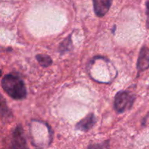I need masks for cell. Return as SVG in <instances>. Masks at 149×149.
<instances>
[{
    "mask_svg": "<svg viewBox=\"0 0 149 149\" xmlns=\"http://www.w3.org/2000/svg\"><path fill=\"white\" fill-rule=\"evenodd\" d=\"M96 15L103 17L110 10L113 0H93Z\"/></svg>",
    "mask_w": 149,
    "mask_h": 149,
    "instance_id": "cell-5",
    "label": "cell"
},
{
    "mask_svg": "<svg viewBox=\"0 0 149 149\" xmlns=\"http://www.w3.org/2000/svg\"><path fill=\"white\" fill-rule=\"evenodd\" d=\"M11 149H27V143L23 135V128L20 125L16 127L13 131Z\"/></svg>",
    "mask_w": 149,
    "mask_h": 149,
    "instance_id": "cell-3",
    "label": "cell"
},
{
    "mask_svg": "<svg viewBox=\"0 0 149 149\" xmlns=\"http://www.w3.org/2000/svg\"><path fill=\"white\" fill-rule=\"evenodd\" d=\"M36 60L42 66L48 67L52 64V60L49 55H37Z\"/></svg>",
    "mask_w": 149,
    "mask_h": 149,
    "instance_id": "cell-7",
    "label": "cell"
},
{
    "mask_svg": "<svg viewBox=\"0 0 149 149\" xmlns=\"http://www.w3.org/2000/svg\"><path fill=\"white\" fill-rule=\"evenodd\" d=\"M72 47V42H71V36L69 37L66 38L62 43L61 44L59 47V50L61 53H64L66 51H68L70 49V47Z\"/></svg>",
    "mask_w": 149,
    "mask_h": 149,
    "instance_id": "cell-8",
    "label": "cell"
},
{
    "mask_svg": "<svg viewBox=\"0 0 149 149\" xmlns=\"http://www.w3.org/2000/svg\"><path fill=\"white\" fill-rule=\"evenodd\" d=\"M146 8H147V15H148V20H147V27L149 29V1L146 2Z\"/></svg>",
    "mask_w": 149,
    "mask_h": 149,
    "instance_id": "cell-11",
    "label": "cell"
},
{
    "mask_svg": "<svg viewBox=\"0 0 149 149\" xmlns=\"http://www.w3.org/2000/svg\"><path fill=\"white\" fill-rule=\"evenodd\" d=\"M1 71H0V77H1Z\"/></svg>",
    "mask_w": 149,
    "mask_h": 149,
    "instance_id": "cell-12",
    "label": "cell"
},
{
    "mask_svg": "<svg viewBox=\"0 0 149 149\" xmlns=\"http://www.w3.org/2000/svg\"><path fill=\"white\" fill-rule=\"evenodd\" d=\"M135 97L129 92H119L115 96L114 108L119 113H123L132 108Z\"/></svg>",
    "mask_w": 149,
    "mask_h": 149,
    "instance_id": "cell-2",
    "label": "cell"
},
{
    "mask_svg": "<svg viewBox=\"0 0 149 149\" xmlns=\"http://www.w3.org/2000/svg\"><path fill=\"white\" fill-rule=\"evenodd\" d=\"M2 88L12 98L22 100L26 98L27 90L23 80L17 75L7 74L1 81Z\"/></svg>",
    "mask_w": 149,
    "mask_h": 149,
    "instance_id": "cell-1",
    "label": "cell"
},
{
    "mask_svg": "<svg viewBox=\"0 0 149 149\" xmlns=\"http://www.w3.org/2000/svg\"><path fill=\"white\" fill-rule=\"evenodd\" d=\"M137 68L139 72H143L149 68V48L143 46L140 51L137 63Z\"/></svg>",
    "mask_w": 149,
    "mask_h": 149,
    "instance_id": "cell-4",
    "label": "cell"
},
{
    "mask_svg": "<svg viewBox=\"0 0 149 149\" xmlns=\"http://www.w3.org/2000/svg\"><path fill=\"white\" fill-rule=\"evenodd\" d=\"M0 113L1 115H10V112L6 105L5 100L0 95Z\"/></svg>",
    "mask_w": 149,
    "mask_h": 149,
    "instance_id": "cell-9",
    "label": "cell"
},
{
    "mask_svg": "<svg viewBox=\"0 0 149 149\" xmlns=\"http://www.w3.org/2000/svg\"><path fill=\"white\" fill-rule=\"evenodd\" d=\"M96 117L93 113H90L88 116H86L83 119H81L80 122H79L77 124V129L79 130L83 131V132H87L90 130L92 127L95 125L96 122Z\"/></svg>",
    "mask_w": 149,
    "mask_h": 149,
    "instance_id": "cell-6",
    "label": "cell"
},
{
    "mask_svg": "<svg viewBox=\"0 0 149 149\" xmlns=\"http://www.w3.org/2000/svg\"><path fill=\"white\" fill-rule=\"evenodd\" d=\"M108 148H109V142L106 141L101 143L92 144L89 146L87 149H108Z\"/></svg>",
    "mask_w": 149,
    "mask_h": 149,
    "instance_id": "cell-10",
    "label": "cell"
}]
</instances>
